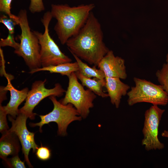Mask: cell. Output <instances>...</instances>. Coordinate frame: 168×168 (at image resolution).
Instances as JSON below:
<instances>
[{
	"instance_id": "obj_1",
	"label": "cell",
	"mask_w": 168,
	"mask_h": 168,
	"mask_svg": "<svg viewBox=\"0 0 168 168\" xmlns=\"http://www.w3.org/2000/svg\"><path fill=\"white\" fill-rule=\"evenodd\" d=\"M103 38L101 25L91 12L79 32L69 38L66 44L72 54L97 66L109 50Z\"/></svg>"
},
{
	"instance_id": "obj_2",
	"label": "cell",
	"mask_w": 168,
	"mask_h": 168,
	"mask_svg": "<svg viewBox=\"0 0 168 168\" xmlns=\"http://www.w3.org/2000/svg\"><path fill=\"white\" fill-rule=\"evenodd\" d=\"M95 7L93 3L73 7L67 4L51 5L50 12L57 21L54 30L62 44H66L79 32Z\"/></svg>"
},
{
	"instance_id": "obj_3",
	"label": "cell",
	"mask_w": 168,
	"mask_h": 168,
	"mask_svg": "<svg viewBox=\"0 0 168 168\" xmlns=\"http://www.w3.org/2000/svg\"><path fill=\"white\" fill-rule=\"evenodd\" d=\"M17 16L21 33L18 36L19 46L14 52L23 58L30 71L40 68V46L37 37L30 27L27 11L21 9Z\"/></svg>"
},
{
	"instance_id": "obj_4",
	"label": "cell",
	"mask_w": 168,
	"mask_h": 168,
	"mask_svg": "<svg viewBox=\"0 0 168 168\" xmlns=\"http://www.w3.org/2000/svg\"><path fill=\"white\" fill-rule=\"evenodd\" d=\"M52 18L50 12L47 11L41 19L44 27V33L33 31L38 38L40 46V61L42 67L72 61L70 58L61 51L49 35V26Z\"/></svg>"
},
{
	"instance_id": "obj_5",
	"label": "cell",
	"mask_w": 168,
	"mask_h": 168,
	"mask_svg": "<svg viewBox=\"0 0 168 168\" xmlns=\"http://www.w3.org/2000/svg\"><path fill=\"white\" fill-rule=\"evenodd\" d=\"M52 102L54 107L52 110L44 115H40L41 120L36 123H31V127L38 126L39 131L42 132V128L44 125L51 122H55L58 125V135L65 136L67 134V130L69 124L75 121H81L82 119L78 112L71 103L65 105L57 100L56 96L49 97Z\"/></svg>"
},
{
	"instance_id": "obj_6",
	"label": "cell",
	"mask_w": 168,
	"mask_h": 168,
	"mask_svg": "<svg viewBox=\"0 0 168 168\" xmlns=\"http://www.w3.org/2000/svg\"><path fill=\"white\" fill-rule=\"evenodd\" d=\"M133 81L135 85L127 94L129 105L142 102L162 106L168 104V95L161 85L136 77L133 78Z\"/></svg>"
},
{
	"instance_id": "obj_7",
	"label": "cell",
	"mask_w": 168,
	"mask_h": 168,
	"mask_svg": "<svg viewBox=\"0 0 168 168\" xmlns=\"http://www.w3.org/2000/svg\"><path fill=\"white\" fill-rule=\"evenodd\" d=\"M68 84L64 97L60 101L63 105L72 104L80 115L85 119L88 116L90 109L94 106L93 103L96 95L90 89H85L78 81L75 72L68 77Z\"/></svg>"
},
{
	"instance_id": "obj_8",
	"label": "cell",
	"mask_w": 168,
	"mask_h": 168,
	"mask_svg": "<svg viewBox=\"0 0 168 168\" xmlns=\"http://www.w3.org/2000/svg\"><path fill=\"white\" fill-rule=\"evenodd\" d=\"M165 112L164 109L156 105H152L145 112L142 144L147 151L164 147V144L159 139L158 134L160 122Z\"/></svg>"
},
{
	"instance_id": "obj_9",
	"label": "cell",
	"mask_w": 168,
	"mask_h": 168,
	"mask_svg": "<svg viewBox=\"0 0 168 168\" xmlns=\"http://www.w3.org/2000/svg\"><path fill=\"white\" fill-rule=\"evenodd\" d=\"M46 82L45 79L43 81H35L33 83L31 90L28 92L24 106L19 109V113L24 114L30 119H34L36 114L33 112V110L41 100L51 96H61L65 92L59 83L55 84L52 88H46L45 84Z\"/></svg>"
},
{
	"instance_id": "obj_10",
	"label": "cell",
	"mask_w": 168,
	"mask_h": 168,
	"mask_svg": "<svg viewBox=\"0 0 168 168\" xmlns=\"http://www.w3.org/2000/svg\"><path fill=\"white\" fill-rule=\"evenodd\" d=\"M8 118L12 124L8 131L14 132L17 135L21 144L25 160L29 167H33L29 158V152L31 149L34 152H36L38 147L35 141V133L27 128L26 122L28 118L21 113H18L15 119L9 115Z\"/></svg>"
},
{
	"instance_id": "obj_11",
	"label": "cell",
	"mask_w": 168,
	"mask_h": 168,
	"mask_svg": "<svg viewBox=\"0 0 168 168\" xmlns=\"http://www.w3.org/2000/svg\"><path fill=\"white\" fill-rule=\"evenodd\" d=\"M97 66L103 71L105 77H116L122 79L127 77L124 60L115 56L112 50H109Z\"/></svg>"
},
{
	"instance_id": "obj_12",
	"label": "cell",
	"mask_w": 168,
	"mask_h": 168,
	"mask_svg": "<svg viewBox=\"0 0 168 168\" xmlns=\"http://www.w3.org/2000/svg\"><path fill=\"white\" fill-rule=\"evenodd\" d=\"M7 80V84L4 88L10 91V99L6 105L2 106V107L7 114L15 119L19 113L18 107L26 100L29 89L27 87H25L21 90H18L12 85L11 80L8 78Z\"/></svg>"
},
{
	"instance_id": "obj_13",
	"label": "cell",
	"mask_w": 168,
	"mask_h": 168,
	"mask_svg": "<svg viewBox=\"0 0 168 168\" xmlns=\"http://www.w3.org/2000/svg\"><path fill=\"white\" fill-rule=\"evenodd\" d=\"M105 86L110 102L117 108H119L123 96L127 94L130 86L116 77H105Z\"/></svg>"
},
{
	"instance_id": "obj_14",
	"label": "cell",
	"mask_w": 168,
	"mask_h": 168,
	"mask_svg": "<svg viewBox=\"0 0 168 168\" xmlns=\"http://www.w3.org/2000/svg\"><path fill=\"white\" fill-rule=\"evenodd\" d=\"M19 140L15 133L8 131L0 139V156L3 160L9 156L18 154L20 149Z\"/></svg>"
},
{
	"instance_id": "obj_15",
	"label": "cell",
	"mask_w": 168,
	"mask_h": 168,
	"mask_svg": "<svg viewBox=\"0 0 168 168\" xmlns=\"http://www.w3.org/2000/svg\"><path fill=\"white\" fill-rule=\"evenodd\" d=\"M78 70V66L77 63L76 61L73 63H65L56 65L41 67L30 70L29 73L32 74L40 71H48L51 73H58L62 76H67L68 77L72 73L76 72Z\"/></svg>"
},
{
	"instance_id": "obj_16",
	"label": "cell",
	"mask_w": 168,
	"mask_h": 168,
	"mask_svg": "<svg viewBox=\"0 0 168 168\" xmlns=\"http://www.w3.org/2000/svg\"><path fill=\"white\" fill-rule=\"evenodd\" d=\"M78 79L81 82L83 86H86L97 95L102 98L108 96V94L106 93L103 90V87H105V80H101L97 78H89L82 75L78 71L75 72Z\"/></svg>"
},
{
	"instance_id": "obj_17",
	"label": "cell",
	"mask_w": 168,
	"mask_h": 168,
	"mask_svg": "<svg viewBox=\"0 0 168 168\" xmlns=\"http://www.w3.org/2000/svg\"><path fill=\"white\" fill-rule=\"evenodd\" d=\"M77 63L78 71L82 75L89 78H96L101 80H105V75L104 72L100 69H97L96 66L92 68L82 61L80 58L73 54H72Z\"/></svg>"
},
{
	"instance_id": "obj_18",
	"label": "cell",
	"mask_w": 168,
	"mask_h": 168,
	"mask_svg": "<svg viewBox=\"0 0 168 168\" xmlns=\"http://www.w3.org/2000/svg\"><path fill=\"white\" fill-rule=\"evenodd\" d=\"M156 75L160 85L168 95V63L163 64L161 68L157 71Z\"/></svg>"
},
{
	"instance_id": "obj_19",
	"label": "cell",
	"mask_w": 168,
	"mask_h": 168,
	"mask_svg": "<svg viewBox=\"0 0 168 168\" xmlns=\"http://www.w3.org/2000/svg\"><path fill=\"white\" fill-rule=\"evenodd\" d=\"M12 0H0V11L13 19L19 24V19L11 12V3Z\"/></svg>"
},
{
	"instance_id": "obj_20",
	"label": "cell",
	"mask_w": 168,
	"mask_h": 168,
	"mask_svg": "<svg viewBox=\"0 0 168 168\" xmlns=\"http://www.w3.org/2000/svg\"><path fill=\"white\" fill-rule=\"evenodd\" d=\"M0 22L3 24L7 28L8 33L14 34L15 26L18 24L8 16L2 15L0 18Z\"/></svg>"
},
{
	"instance_id": "obj_21",
	"label": "cell",
	"mask_w": 168,
	"mask_h": 168,
	"mask_svg": "<svg viewBox=\"0 0 168 168\" xmlns=\"http://www.w3.org/2000/svg\"><path fill=\"white\" fill-rule=\"evenodd\" d=\"M11 168H26L24 162L20 159L18 154L12 156L10 158H6L4 160Z\"/></svg>"
},
{
	"instance_id": "obj_22",
	"label": "cell",
	"mask_w": 168,
	"mask_h": 168,
	"mask_svg": "<svg viewBox=\"0 0 168 168\" xmlns=\"http://www.w3.org/2000/svg\"><path fill=\"white\" fill-rule=\"evenodd\" d=\"M30 1L29 9L32 13L41 12L45 10L43 0H29Z\"/></svg>"
},
{
	"instance_id": "obj_23",
	"label": "cell",
	"mask_w": 168,
	"mask_h": 168,
	"mask_svg": "<svg viewBox=\"0 0 168 168\" xmlns=\"http://www.w3.org/2000/svg\"><path fill=\"white\" fill-rule=\"evenodd\" d=\"M19 45V43L16 42L14 38V34L8 33V36L5 39L1 38L0 41V46L5 47L9 46L17 49Z\"/></svg>"
},
{
	"instance_id": "obj_24",
	"label": "cell",
	"mask_w": 168,
	"mask_h": 168,
	"mask_svg": "<svg viewBox=\"0 0 168 168\" xmlns=\"http://www.w3.org/2000/svg\"><path fill=\"white\" fill-rule=\"evenodd\" d=\"M7 115L2 107V103H0V132L2 134L7 132L9 130Z\"/></svg>"
},
{
	"instance_id": "obj_25",
	"label": "cell",
	"mask_w": 168,
	"mask_h": 168,
	"mask_svg": "<svg viewBox=\"0 0 168 168\" xmlns=\"http://www.w3.org/2000/svg\"><path fill=\"white\" fill-rule=\"evenodd\" d=\"M36 152L37 157L41 160H47L51 157V151L48 147H46L41 146L37 148Z\"/></svg>"
},
{
	"instance_id": "obj_26",
	"label": "cell",
	"mask_w": 168,
	"mask_h": 168,
	"mask_svg": "<svg viewBox=\"0 0 168 168\" xmlns=\"http://www.w3.org/2000/svg\"><path fill=\"white\" fill-rule=\"evenodd\" d=\"M161 136L168 138V131L164 130L161 133Z\"/></svg>"
},
{
	"instance_id": "obj_27",
	"label": "cell",
	"mask_w": 168,
	"mask_h": 168,
	"mask_svg": "<svg viewBox=\"0 0 168 168\" xmlns=\"http://www.w3.org/2000/svg\"><path fill=\"white\" fill-rule=\"evenodd\" d=\"M166 63H168V53L167 54L166 56Z\"/></svg>"
}]
</instances>
